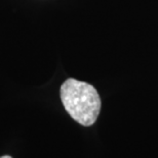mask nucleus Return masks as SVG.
Returning <instances> with one entry per match:
<instances>
[{
	"label": "nucleus",
	"mask_w": 158,
	"mask_h": 158,
	"mask_svg": "<svg viewBox=\"0 0 158 158\" xmlns=\"http://www.w3.org/2000/svg\"><path fill=\"white\" fill-rule=\"evenodd\" d=\"M60 94L66 111L75 122L85 127L96 123L101 110V98L95 87L68 79L63 83Z\"/></svg>",
	"instance_id": "nucleus-1"
},
{
	"label": "nucleus",
	"mask_w": 158,
	"mask_h": 158,
	"mask_svg": "<svg viewBox=\"0 0 158 158\" xmlns=\"http://www.w3.org/2000/svg\"><path fill=\"white\" fill-rule=\"evenodd\" d=\"M0 158H11V156H8V155H5V156H1Z\"/></svg>",
	"instance_id": "nucleus-2"
}]
</instances>
